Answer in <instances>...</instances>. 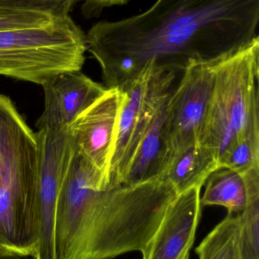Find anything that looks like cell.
Returning a JSON list of instances; mask_svg holds the SVG:
<instances>
[{
	"label": "cell",
	"mask_w": 259,
	"mask_h": 259,
	"mask_svg": "<svg viewBox=\"0 0 259 259\" xmlns=\"http://www.w3.org/2000/svg\"><path fill=\"white\" fill-rule=\"evenodd\" d=\"M259 0H157L144 13L94 24L87 50L106 89L145 69L182 74L192 64L215 62L256 37Z\"/></svg>",
	"instance_id": "1"
},
{
	"label": "cell",
	"mask_w": 259,
	"mask_h": 259,
	"mask_svg": "<svg viewBox=\"0 0 259 259\" xmlns=\"http://www.w3.org/2000/svg\"><path fill=\"white\" fill-rule=\"evenodd\" d=\"M176 196L161 177L106 188L101 174L76 151L58 195L57 259H111L142 252Z\"/></svg>",
	"instance_id": "2"
},
{
	"label": "cell",
	"mask_w": 259,
	"mask_h": 259,
	"mask_svg": "<svg viewBox=\"0 0 259 259\" xmlns=\"http://www.w3.org/2000/svg\"><path fill=\"white\" fill-rule=\"evenodd\" d=\"M39 168L36 132L0 94V252L38 258Z\"/></svg>",
	"instance_id": "3"
},
{
	"label": "cell",
	"mask_w": 259,
	"mask_h": 259,
	"mask_svg": "<svg viewBox=\"0 0 259 259\" xmlns=\"http://www.w3.org/2000/svg\"><path fill=\"white\" fill-rule=\"evenodd\" d=\"M214 83L199 144L217 164L237 142L259 136V39L213 63Z\"/></svg>",
	"instance_id": "4"
},
{
	"label": "cell",
	"mask_w": 259,
	"mask_h": 259,
	"mask_svg": "<svg viewBox=\"0 0 259 259\" xmlns=\"http://www.w3.org/2000/svg\"><path fill=\"white\" fill-rule=\"evenodd\" d=\"M86 35L70 18L30 28L0 29V76L41 85L85 63Z\"/></svg>",
	"instance_id": "5"
},
{
	"label": "cell",
	"mask_w": 259,
	"mask_h": 259,
	"mask_svg": "<svg viewBox=\"0 0 259 259\" xmlns=\"http://www.w3.org/2000/svg\"><path fill=\"white\" fill-rule=\"evenodd\" d=\"M182 74L146 69L123 87L107 187L123 185L138 147L163 100L171 94Z\"/></svg>",
	"instance_id": "6"
},
{
	"label": "cell",
	"mask_w": 259,
	"mask_h": 259,
	"mask_svg": "<svg viewBox=\"0 0 259 259\" xmlns=\"http://www.w3.org/2000/svg\"><path fill=\"white\" fill-rule=\"evenodd\" d=\"M213 63L190 65L169 98L165 124L167 159L164 171L175 158L199 144L214 83Z\"/></svg>",
	"instance_id": "7"
},
{
	"label": "cell",
	"mask_w": 259,
	"mask_h": 259,
	"mask_svg": "<svg viewBox=\"0 0 259 259\" xmlns=\"http://www.w3.org/2000/svg\"><path fill=\"white\" fill-rule=\"evenodd\" d=\"M36 135L40 151L36 193L39 230L38 259H57L55 230L58 195L76 148L68 127L40 130Z\"/></svg>",
	"instance_id": "8"
},
{
	"label": "cell",
	"mask_w": 259,
	"mask_h": 259,
	"mask_svg": "<svg viewBox=\"0 0 259 259\" xmlns=\"http://www.w3.org/2000/svg\"><path fill=\"white\" fill-rule=\"evenodd\" d=\"M123 99L122 90H106L68 127L76 152L83 155L101 174L106 187Z\"/></svg>",
	"instance_id": "9"
},
{
	"label": "cell",
	"mask_w": 259,
	"mask_h": 259,
	"mask_svg": "<svg viewBox=\"0 0 259 259\" xmlns=\"http://www.w3.org/2000/svg\"><path fill=\"white\" fill-rule=\"evenodd\" d=\"M42 88L44 110L36 123L38 131L69 127L107 90L81 71L57 74L43 84Z\"/></svg>",
	"instance_id": "10"
},
{
	"label": "cell",
	"mask_w": 259,
	"mask_h": 259,
	"mask_svg": "<svg viewBox=\"0 0 259 259\" xmlns=\"http://www.w3.org/2000/svg\"><path fill=\"white\" fill-rule=\"evenodd\" d=\"M196 187L170 202L153 238L141 253L143 259H185L195 240L201 217L200 193Z\"/></svg>",
	"instance_id": "11"
},
{
	"label": "cell",
	"mask_w": 259,
	"mask_h": 259,
	"mask_svg": "<svg viewBox=\"0 0 259 259\" xmlns=\"http://www.w3.org/2000/svg\"><path fill=\"white\" fill-rule=\"evenodd\" d=\"M172 94V93H171ZM158 106L138 147L124 184L136 185L161 177L167 159L166 113L170 95Z\"/></svg>",
	"instance_id": "12"
},
{
	"label": "cell",
	"mask_w": 259,
	"mask_h": 259,
	"mask_svg": "<svg viewBox=\"0 0 259 259\" xmlns=\"http://www.w3.org/2000/svg\"><path fill=\"white\" fill-rule=\"evenodd\" d=\"M217 169L220 167L212 154L196 144L175 158L161 178L170 183L179 195L193 187H202L210 175Z\"/></svg>",
	"instance_id": "13"
},
{
	"label": "cell",
	"mask_w": 259,
	"mask_h": 259,
	"mask_svg": "<svg viewBox=\"0 0 259 259\" xmlns=\"http://www.w3.org/2000/svg\"><path fill=\"white\" fill-rule=\"evenodd\" d=\"M205 190L200 198L201 208L208 205H220L228 213L240 214L247 204V193L241 175L228 168L213 172L205 181Z\"/></svg>",
	"instance_id": "14"
},
{
	"label": "cell",
	"mask_w": 259,
	"mask_h": 259,
	"mask_svg": "<svg viewBox=\"0 0 259 259\" xmlns=\"http://www.w3.org/2000/svg\"><path fill=\"white\" fill-rule=\"evenodd\" d=\"M247 193V204L240 214V246L243 259H259V168L241 175Z\"/></svg>",
	"instance_id": "15"
},
{
	"label": "cell",
	"mask_w": 259,
	"mask_h": 259,
	"mask_svg": "<svg viewBox=\"0 0 259 259\" xmlns=\"http://www.w3.org/2000/svg\"><path fill=\"white\" fill-rule=\"evenodd\" d=\"M240 214L228 213L202 240L196 248L199 259H243L240 246Z\"/></svg>",
	"instance_id": "16"
},
{
	"label": "cell",
	"mask_w": 259,
	"mask_h": 259,
	"mask_svg": "<svg viewBox=\"0 0 259 259\" xmlns=\"http://www.w3.org/2000/svg\"><path fill=\"white\" fill-rule=\"evenodd\" d=\"M77 0H0V18L23 14H43L53 18H65Z\"/></svg>",
	"instance_id": "17"
},
{
	"label": "cell",
	"mask_w": 259,
	"mask_h": 259,
	"mask_svg": "<svg viewBox=\"0 0 259 259\" xmlns=\"http://www.w3.org/2000/svg\"><path fill=\"white\" fill-rule=\"evenodd\" d=\"M219 167L240 175L252 167H259V136H246L235 143L220 160Z\"/></svg>",
	"instance_id": "18"
},
{
	"label": "cell",
	"mask_w": 259,
	"mask_h": 259,
	"mask_svg": "<svg viewBox=\"0 0 259 259\" xmlns=\"http://www.w3.org/2000/svg\"><path fill=\"white\" fill-rule=\"evenodd\" d=\"M51 18L43 14H23L10 18H0V29L30 28L47 25Z\"/></svg>",
	"instance_id": "19"
},
{
	"label": "cell",
	"mask_w": 259,
	"mask_h": 259,
	"mask_svg": "<svg viewBox=\"0 0 259 259\" xmlns=\"http://www.w3.org/2000/svg\"><path fill=\"white\" fill-rule=\"evenodd\" d=\"M82 7V14L85 18H91L100 15L104 8L113 6H123L127 4L129 0H84Z\"/></svg>",
	"instance_id": "20"
},
{
	"label": "cell",
	"mask_w": 259,
	"mask_h": 259,
	"mask_svg": "<svg viewBox=\"0 0 259 259\" xmlns=\"http://www.w3.org/2000/svg\"><path fill=\"white\" fill-rule=\"evenodd\" d=\"M0 259H36L33 257H21L19 255H11V254H5L0 252Z\"/></svg>",
	"instance_id": "21"
},
{
	"label": "cell",
	"mask_w": 259,
	"mask_h": 259,
	"mask_svg": "<svg viewBox=\"0 0 259 259\" xmlns=\"http://www.w3.org/2000/svg\"><path fill=\"white\" fill-rule=\"evenodd\" d=\"M185 259H189V256H187Z\"/></svg>",
	"instance_id": "22"
}]
</instances>
